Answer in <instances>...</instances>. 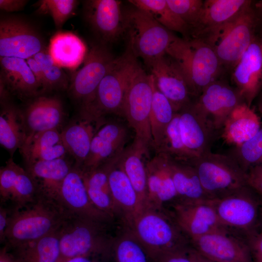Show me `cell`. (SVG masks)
Returning a JSON list of instances; mask_svg holds the SVG:
<instances>
[{
	"label": "cell",
	"mask_w": 262,
	"mask_h": 262,
	"mask_svg": "<svg viewBox=\"0 0 262 262\" xmlns=\"http://www.w3.org/2000/svg\"><path fill=\"white\" fill-rule=\"evenodd\" d=\"M120 223L108 222L68 213L59 229L58 262L77 257L108 258Z\"/></svg>",
	"instance_id": "obj_1"
},
{
	"label": "cell",
	"mask_w": 262,
	"mask_h": 262,
	"mask_svg": "<svg viewBox=\"0 0 262 262\" xmlns=\"http://www.w3.org/2000/svg\"><path fill=\"white\" fill-rule=\"evenodd\" d=\"M68 212L56 201L39 195L19 210H12L5 235L10 249L43 237L58 229Z\"/></svg>",
	"instance_id": "obj_2"
},
{
	"label": "cell",
	"mask_w": 262,
	"mask_h": 262,
	"mask_svg": "<svg viewBox=\"0 0 262 262\" xmlns=\"http://www.w3.org/2000/svg\"><path fill=\"white\" fill-rule=\"evenodd\" d=\"M166 54L180 67L192 96L198 97L220 73L221 64L214 49L199 40L177 37Z\"/></svg>",
	"instance_id": "obj_3"
},
{
	"label": "cell",
	"mask_w": 262,
	"mask_h": 262,
	"mask_svg": "<svg viewBox=\"0 0 262 262\" xmlns=\"http://www.w3.org/2000/svg\"><path fill=\"white\" fill-rule=\"evenodd\" d=\"M126 225L157 261L165 253L190 246L189 238L166 211L146 208Z\"/></svg>",
	"instance_id": "obj_4"
},
{
	"label": "cell",
	"mask_w": 262,
	"mask_h": 262,
	"mask_svg": "<svg viewBox=\"0 0 262 262\" xmlns=\"http://www.w3.org/2000/svg\"><path fill=\"white\" fill-rule=\"evenodd\" d=\"M139 65L136 57L128 48L122 56L115 59L100 82L93 100L81 111L98 120L108 114L122 115L125 97Z\"/></svg>",
	"instance_id": "obj_5"
},
{
	"label": "cell",
	"mask_w": 262,
	"mask_h": 262,
	"mask_svg": "<svg viewBox=\"0 0 262 262\" xmlns=\"http://www.w3.org/2000/svg\"><path fill=\"white\" fill-rule=\"evenodd\" d=\"M123 17L128 48L146 64L166 54L177 38L150 15L135 6L124 13Z\"/></svg>",
	"instance_id": "obj_6"
},
{
	"label": "cell",
	"mask_w": 262,
	"mask_h": 262,
	"mask_svg": "<svg viewBox=\"0 0 262 262\" xmlns=\"http://www.w3.org/2000/svg\"><path fill=\"white\" fill-rule=\"evenodd\" d=\"M189 163L195 168L203 189L212 200L246 185V173L228 154L210 151Z\"/></svg>",
	"instance_id": "obj_7"
},
{
	"label": "cell",
	"mask_w": 262,
	"mask_h": 262,
	"mask_svg": "<svg viewBox=\"0 0 262 262\" xmlns=\"http://www.w3.org/2000/svg\"><path fill=\"white\" fill-rule=\"evenodd\" d=\"M247 185L226 196L210 201L222 224L245 237L256 231L261 200Z\"/></svg>",
	"instance_id": "obj_8"
},
{
	"label": "cell",
	"mask_w": 262,
	"mask_h": 262,
	"mask_svg": "<svg viewBox=\"0 0 262 262\" xmlns=\"http://www.w3.org/2000/svg\"><path fill=\"white\" fill-rule=\"evenodd\" d=\"M154 78L140 65L136 69L127 91L122 115L134 131V139L147 147L152 145L150 115L153 98Z\"/></svg>",
	"instance_id": "obj_9"
},
{
	"label": "cell",
	"mask_w": 262,
	"mask_h": 262,
	"mask_svg": "<svg viewBox=\"0 0 262 262\" xmlns=\"http://www.w3.org/2000/svg\"><path fill=\"white\" fill-rule=\"evenodd\" d=\"M249 1L223 26L214 47L222 64L235 66L255 39L258 21Z\"/></svg>",
	"instance_id": "obj_10"
},
{
	"label": "cell",
	"mask_w": 262,
	"mask_h": 262,
	"mask_svg": "<svg viewBox=\"0 0 262 262\" xmlns=\"http://www.w3.org/2000/svg\"><path fill=\"white\" fill-rule=\"evenodd\" d=\"M103 45L92 47L86 53L84 65L73 76L69 87L74 99L81 104V108L93 100L97 88L115 60Z\"/></svg>",
	"instance_id": "obj_11"
},
{
	"label": "cell",
	"mask_w": 262,
	"mask_h": 262,
	"mask_svg": "<svg viewBox=\"0 0 262 262\" xmlns=\"http://www.w3.org/2000/svg\"><path fill=\"white\" fill-rule=\"evenodd\" d=\"M249 0H206L194 24L190 38L199 40L213 48L223 26Z\"/></svg>",
	"instance_id": "obj_12"
},
{
	"label": "cell",
	"mask_w": 262,
	"mask_h": 262,
	"mask_svg": "<svg viewBox=\"0 0 262 262\" xmlns=\"http://www.w3.org/2000/svg\"><path fill=\"white\" fill-rule=\"evenodd\" d=\"M210 201L190 204L176 202L166 211L190 240L214 232H232L220 222Z\"/></svg>",
	"instance_id": "obj_13"
},
{
	"label": "cell",
	"mask_w": 262,
	"mask_h": 262,
	"mask_svg": "<svg viewBox=\"0 0 262 262\" xmlns=\"http://www.w3.org/2000/svg\"><path fill=\"white\" fill-rule=\"evenodd\" d=\"M43 42L35 29L15 17L0 20V56L28 59L42 50Z\"/></svg>",
	"instance_id": "obj_14"
},
{
	"label": "cell",
	"mask_w": 262,
	"mask_h": 262,
	"mask_svg": "<svg viewBox=\"0 0 262 262\" xmlns=\"http://www.w3.org/2000/svg\"><path fill=\"white\" fill-rule=\"evenodd\" d=\"M158 90L169 101L175 113L192 102L188 83L180 67L165 54L146 64Z\"/></svg>",
	"instance_id": "obj_15"
},
{
	"label": "cell",
	"mask_w": 262,
	"mask_h": 262,
	"mask_svg": "<svg viewBox=\"0 0 262 262\" xmlns=\"http://www.w3.org/2000/svg\"><path fill=\"white\" fill-rule=\"evenodd\" d=\"M190 246L215 262H253L246 238L231 232L205 234L190 240Z\"/></svg>",
	"instance_id": "obj_16"
},
{
	"label": "cell",
	"mask_w": 262,
	"mask_h": 262,
	"mask_svg": "<svg viewBox=\"0 0 262 262\" xmlns=\"http://www.w3.org/2000/svg\"><path fill=\"white\" fill-rule=\"evenodd\" d=\"M39 195L35 184L25 168L11 157L0 169V204L19 210L34 202Z\"/></svg>",
	"instance_id": "obj_17"
},
{
	"label": "cell",
	"mask_w": 262,
	"mask_h": 262,
	"mask_svg": "<svg viewBox=\"0 0 262 262\" xmlns=\"http://www.w3.org/2000/svg\"><path fill=\"white\" fill-rule=\"evenodd\" d=\"M127 137V130L122 124L103 120L94 135L88 156L80 169H95L120 155Z\"/></svg>",
	"instance_id": "obj_18"
},
{
	"label": "cell",
	"mask_w": 262,
	"mask_h": 262,
	"mask_svg": "<svg viewBox=\"0 0 262 262\" xmlns=\"http://www.w3.org/2000/svg\"><path fill=\"white\" fill-rule=\"evenodd\" d=\"M179 126L183 142L196 158L211 150L217 131L194 102L179 112Z\"/></svg>",
	"instance_id": "obj_19"
},
{
	"label": "cell",
	"mask_w": 262,
	"mask_h": 262,
	"mask_svg": "<svg viewBox=\"0 0 262 262\" xmlns=\"http://www.w3.org/2000/svg\"><path fill=\"white\" fill-rule=\"evenodd\" d=\"M146 166L147 184V208L165 211L178 201L167 156L157 153L146 162Z\"/></svg>",
	"instance_id": "obj_20"
},
{
	"label": "cell",
	"mask_w": 262,
	"mask_h": 262,
	"mask_svg": "<svg viewBox=\"0 0 262 262\" xmlns=\"http://www.w3.org/2000/svg\"><path fill=\"white\" fill-rule=\"evenodd\" d=\"M121 3L117 0H90L84 2L85 18L103 43L115 42L124 33Z\"/></svg>",
	"instance_id": "obj_21"
},
{
	"label": "cell",
	"mask_w": 262,
	"mask_h": 262,
	"mask_svg": "<svg viewBox=\"0 0 262 262\" xmlns=\"http://www.w3.org/2000/svg\"><path fill=\"white\" fill-rule=\"evenodd\" d=\"M242 102L236 89L217 80L207 86L194 102L216 131L222 130L228 116Z\"/></svg>",
	"instance_id": "obj_22"
},
{
	"label": "cell",
	"mask_w": 262,
	"mask_h": 262,
	"mask_svg": "<svg viewBox=\"0 0 262 262\" xmlns=\"http://www.w3.org/2000/svg\"><path fill=\"white\" fill-rule=\"evenodd\" d=\"M232 79L244 102L251 107L262 91V55L255 39L234 67Z\"/></svg>",
	"instance_id": "obj_23"
},
{
	"label": "cell",
	"mask_w": 262,
	"mask_h": 262,
	"mask_svg": "<svg viewBox=\"0 0 262 262\" xmlns=\"http://www.w3.org/2000/svg\"><path fill=\"white\" fill-rule=\"evenodd\" d=\"M58 202L71 214L105 222H118L99 211L92 203L81 170L75 164L63 181Z\"/></svg>",
	"instance_id": "obj_24"
},
{
	"label": "cell",
	"mask_w": 262,
	"mask_h": 262,
	"mask_svg": "<svg viewBox=\"0 0 262 262\" xmlns=\"http://www.w3.org/2000/svg\"><path fill=\"white\" fill-rule=\"evenodd\" d=\"M21 111L28 136L58 129L64 117L62 103L56 97H35Z\"/></svg>",
	"instance_id": "obj_25"
},
{
	"label": "cell",
	"mask_w": 262,
	"mask_h": 262,
	"mask_svg": "<svg viewBox=\"0 0 262 262\" xmlns=\"http://www.w3.org/2000/svg\"><path fill=\"white\" fill-rule=\"evenodd\" d=\"M119 156L110 169L109 183L119 219L129 225L144 210L131 182L118 164Z\"/></svg>",
	"instance_id": "obj_26"
},
{
	"label": "cell",
	"mask_w": 262,
	"mask_h": 262,
	"mask_svg": "<svg viewBox=\"0 0 262 262\" xmlns=\"http://www.w3.org/2000/svg\"><path fill=\"white\" fill-rule=\"evenodd\" d=\"M103 119L97 120L80 112V117L72 121L61 131L68 154L81 168L87 159L91 141L97 129Z\"/></svg>",
	"instance_id": "obj_27"
},
{
	"label": "cell",
	"mask_w": 262,
	"mask_h": 262,
	"mask_svg": "<svg viewBox=\"0 0 262 262\" xmlns=\"http://www.w3.org/2000/svg\"><path fill=\"white\" fill-rule=\"evenodd\" d=\"M74 165L64 158L28 164L25 169L33 179L39 194L58 202L63 181Z\"/></svg>",
	"instance_id": "obj_28"
},
{
	"label": "cell",
	"mask_w": 262,
	"mask_h": 262,
	"mask_svg": "<svg viewBox=\"0 0 262 262\" xmlns=\"http://www.w3.org/2000/svg\"><path fill=\"white\" fill-rule=\"evenodd\" d=\"M120 155L95 169L81 170L92 203L99 211L118 222L121 221L111 192L109 173L112 164Z\"/></svg>",
	"instance_id": "obj_29"
},
{
	"label": "cell",
	"mask_w": 262,
	"mask_h": 262,
	"mask_svg": "<svg viewBox=\"0 0 262 262\" xmlns=\"http://www.w3.org/2000/svg\"><path fill=\"white\" fill-rule=\"evenodd\" d=\"M19 149L26 164L64 158L68 154L58 129L28 136Z\"/></svg>",
	"instance_id": "obj_30"
},
{
	"label": "cell",
	"mask_w": 262,
	"mask_h": 262,
	"mask_svg": "<svg viewBox=\"0 0 262 262\" xmlns=\"http://www.w3.org/2000/svg\"><path fill=\"white\" fill-rule=\"evenodd\" d=\"M0 82L10 92L21 98L38 96L40 88L36 79L25 59L0 57Z\"/></svg>",
	"instance_id": "obj_31"
},
{
	"label": "cell",
	"mask_w": 262,
	"mask_h": 262,
	"mask_svg": "<svg viewBox=\"0 0 262 262\" xmlns=\"http://www.w3.org/2000/svg\"><path fill=\"white\" fill-rule=\"evenodd\" d=\"M167 158L177 194V202L190 204L212 200L203 189L195 168L189 162L177 160L168 156Z\"/></svg>",
	"instance_id": "obj_32"
},
{
	"label": "cell",
	"mask_w": 262,
	"mask_h": 262,
	"mask_svg": "<svg viewBox=\"0 0 262 262\" xmlns=\"http://www.w3.org/2000/svg\"><path fill=\"white\" fill-rule=\"evenodd\" d=\"M148 148L134 139L125 148L117 161L135 189L143 210L147 206V174L144 157L147 155Z\"/></svg>",
	"instance_id": "obj_33"
},
{
	"label": "cell",
	"mask_w": 262,
	"mask_h": 262,
	"mask_svg": "<svg viewBox=\"0 0 262 262\" xmlns=\"http://www.w3.org/2000/svg\"><path fill=\"white\" fill-rule=\"evenodd\" d=\"M262 124L255 110L242 102L228 116L221 130V137L227 144L237 146L255 135Z\"/></svg>",
	"instance_id": "obj_34"
},
{
	"label": "cell",
	"mask_w": 262,
	"mask_h": 262,
	"mask_svg": "<svg viewBox=\"0 0 262 262\" xmlns=\"http://www.w3.org/2000/svg\"><path fill=\"white\" fill-rule=\"evenodd\" d=\"M107 262H158L126 224H119L111 247Z\"/></svg>",
	"instance_id": "obj_35"
},
{
	"label": "cell",
	"mask_w": 262,
	"mask_h": 262,
	"mask_svg": "<svg viewBox=\"0 0 262 262\" xmlns=\"http://www.w3.org/2000/svg\"><path fill=\"white\" fill-rule=\"evenodd\" d=\"M0 144L12 156L28 134L21 110L6 100H0Z\"/></svg>",
	"instance_id": "obj_36"
},
{
	"label": "cell",
	"mask_w": 262,
	"mask_h": 262,
	"mask_svg": "<svg viewBox=\"0 0 262 262\" xmlns=\"http://www.w3.org/2000/svg\"><path fill=\"white\" fill-rule=\"evenodd\" d=\"M48 53L56 65L73 70L84 60L86 48L83 42L76 34L60 32L50 39Z\"/></svg>",
	"instance_id": "obj_37"
},
{
	"label": "cell",
	"mask_w": 262,
	"mask_h": 262,
	"mask_svg": "<svg viewBox=\"0 0 262 262\" xmlns=\"http://www.w3.org/2000/svg\"><path fill=\"white\" fill-rule=\"evenodd\" d=\"M59 229L37 240L13 248H7L19 262H58L60 255Z\"/></svg>",
	"instance_id": "obj_38"
},
{
	"label": "cell",
	"mask_w": 262,
	"mask_h": 262,
	"mask_svg": "<svg viewBox=\"0 0 262 262\" xmlns=\"http://www.w3.org/2000/svg\"><path fill=\"white\" fill-rule=\"evenodd\" d=\"M133 6L150 15L157 22L169 31L182 34L189 39L187 25L168 5L166 0H131Z\"/></svg>",
	"instance_id": "obj_39"
},
{
	"label": "cell",
	"mask_w": 262,
	"mask_h": 262,
	"mask_svg": "<svg viewBox=\"0 0 262 262\" xmlns=\"http://www.w3.org/2000/svg\"><path fill=\"white\" fill-rule=\"evenodd\" d=\"M176 113L169 101L157 88L154 80L150 125L152 146L156 151L160 146L166 130Z\"/></svg>",
	"instance_id": "obj_40"
},
{
	"label": "cell",
	"mask_w": 262,
	"mask_h": 262,
	"mask_svg": "<svg viewBox=\"0 0 262 262\" xmlns=\"http://www.w3.org/2000/svg\"><path fill=\"white\" fill-rule=\"evenodd\" d=\"M157 153H162L174 159L190 162L196 157L184 144L179 126V114H175L168 125Z\"/></svg>",
	"instance_id": "obj_41"
},
{
	"label": "cell",
	"mask_w": 262,
	"mask_h": 262,
	"mask_svg": "<svg viewBox=\"0 0 262 262\" xmlns=\"http://www.w3.org/2000/svg\"><path fill=\"white\" fill-rule=\"evenodd\" d=\"M246 173L251 167L262 164V124L251 138L233 146L227 154Z\"/></svg>",
	"instance_id": "obj_42"
},
{
	"label": "cell",
	"mask_w": 262,
	"mask_h": 262,
	"mask_svg": "<svg viewBox=\"0 0 262 262\" xmlns=\"http://www.w3.org/2000/svg\"><path fill=\"white\" fill-rule=\"evenodd\" d=\"M33 57L43 71L46 82V91L67 88L68 83L66 74L61 68L55 64L49 53L42 50Z\"/></svg>",
	"instance_id": "obj_43"
},
{
	"label": "cell",
	"mask_w": 262,
	"mask_h": 262,
	"mask_svg": "<svg viewBox=\"0 0 262 262\" xmlns=\"http://www.w3.org/2000/svg\"><path fill=\"white\" fill-rule=\"evenodd\" d=\"M77 3L75 0H41L38 3L37 12L50 15L56 27L60 28L71 16Z\"/></svg>",
	"instance_id": "obj_44"
},
{
	"label": "cell",
	"mask_w": 262,
	"mask_h": 262,
	"mask_svg": "<svg viewBox=\"0 0 262 262\" xmlns=\"http://www.w3.org/2000/svg\"><path fill=\"white\" fill-rule=\"evenodd\" d=\"M170 8L183 20L190 29L196 22L204 1L201 0H166Z\"/></svg>",
	"instance_id": "obj_45"
},
{
	"label": "cell",
	"mask_w": 262,
	"mask_h": 262,
	"mask_svg": "<svg viewBox=\"0 0 262 262\" xmlns=\"http://www.w3.org/2000/svg\"><path fill=\"white\" fill-rule=\"evenodd\" d=\"M246 182L262 200V164L249 168L246 172Z\"/></svg>",
	"instance_id": "obj_46"
},
{
	"label": "cell",
	"mask_w": 262,
	"mask_h": 262,
	"mask_svg": "<svg viewBox=\"0 0 262 262\" xmlns=\"http://www.w3.org/2000/svg\"><path fill=\"white\" fill-rule=\"evenodd\" d=\"M245 238L249 246L253 262H262V231H256Z\"/></svg>",
	"instance_id": "obj_47"
},
{
	"label": "cell",
	"mask_w": 262,
	"mask_h": 262,
	"mask_svg": "<svg viewBox=\"0 0 262 262\" xmlns=\"http://www.w3.org/2000/svg\"><path fill=\"white\" fill-rule=\"evenodd\" d=\"M26 62L36 79L40 92H46L47 87L46 82L43 71L41 66L33 57L27 59Z\"/></svg>",
	"instance_id": "obj_48"
},
{
	"label": "cell",
	"mask_w": 262,
	"mask_h": 262,
	"mask_svg": "<svg viewBox=\"0 0 262 262\" xmlns=\"http://www.w3.org/2000/svg\"><path fill=\"white\" fill-rule=\"evenodd\" d=\"M188 248L165 253L159 258L158 262H192L187 252Z\"/></svg>",
	"instance_id": "obj_49"
},
{
	"label": "cell",
	"mask_w": 262,
	"mask_h": 262,
	"mask_svg": "<svg viewBox=\"0 0 262 262\" xmlns=\"http://www.w3.org/2000/svg\"><path fill=\"white\" fill-rule=\"evenodd\" d=\"M11 211L12 209L9 207L0 204V242L1 244L4 243L5 242V235L9 224Z\"/></svg>",
	"instance_id": "obj_50"
},
{
	"label": "cell",
	"mask_w": 262,
	"mask_h": 262,
	"mask_svg": "<svg viewBox=\"0 0 262 262\" xmlns=\"http://www.w3.org/2000/svg\"><path fill=\"white\" fill-rule=\"evenodd\" d=\"M28 1L25 0H0V8L8 12L18 11L22 9Z\"/></svg>",
	"instance_id": "obj_51"
},
{
	"label": "cell",
	"mask_w": 262,
	"mask_h": 262,
	"mask_svg": "<svg viewBox=\"0 0 262 262\" xmlns=\"http://www.w3.org/2000/svg\"><path fill=\"white\" fill-rule=\"evenodd\" d=\"M187 252L192 262H215L204 256L191 246L188 248Z\"/></svg>",
	"instance_id": "obj_52"
},
{
	"label": "cell",
	"mask_w": 262,
	"mask_h": 262,
	"mask_svg": "<svg viewBox=\"0 0 262 262\" xmlns=\"http://www.w3.org/2000/svg\"><path fill=\"white\" fill-rule=\"evenodd\" d=\"M65 262H107V258L98 257L80 256L70 259Z\"/></svg>",
	"instance_id": "obj_53"
},
{
	"label": "cell",
	"mask_w": 262,
	"mask_h": 262,
	"mask_svg": "<svg viewBox=\"0 0 262 262\" xmlns=\"http://www.w3.org/2000/svg\"><path fill=\"white\" fill-rule=\"evenodd\" d=\"M0 262H19L4 245L0 251Z\"/></svg>",
	"instance_id": "obj_54"
},
{
	"label": "cell",
	"mask_w": 262,
	"mask_h": 262,
	"mask_svg": "<svg viewBox=\"0 0 262 262\" xmlns=\"http://www.w3.org/2000/svg\"><path fill=\"white\" fill-rule=\"evenodd\" d=\"M258 109L260 113L262 115V92L259 98L258 102Z\"/></svg>",
	"instance_id": "obj_55"
},
{
	"label": "cell",
	"mask_w": 262,
	"mask_h": 262,
	"mask_svg": "<svg viewBox=\"0 0 262 262\" xmlns=\"http://www.w3.org/2000/svg\"><path fill=\"white\" fill-rule=\"evenodd\" d=\"M259 223L261 227V231H262V200H261V203L260 208Z\"/></svg>",
	"instance_id": "obj_56"
},
{
	"label": "cell",
	"mask_w": 262,
	"mask_h": 262,
	"mask_svg": "<svg viewBox=\"0 0 262 262\" xmlns=\"http://www.w3.org/2000/svg\"><path fill=\"white\" fill-rule=\"evenodd\" d=\"M256 7L262 12V0L258 1L256 4Z\"/></svg>",
	"instance_id": "obj_57"
},
{
	"label": "cell",
	"mask_w": 262,
	"mask_h": 262,
	"mask_svg": "<svg viewBox=\"0 0 262 262\" xmlns=\"http://www.w3.org/2000/svg\"><path fill=\"white\" fill-rule=\"evenodd\" d=\"M260 48H261V53L262 55V41L261 42V43H260Z\"/></svg>",
	"instance_id": "obj_58"
}]
</instances>
